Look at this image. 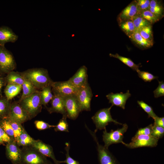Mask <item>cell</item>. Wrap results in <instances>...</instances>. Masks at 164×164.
Listing matches in <instances>:
<instances>
[{"label": "cell", "instance_id": "14", "mask_svg": "<svg viewBox=\"0 0 164 164\" xmlns=\"http://www.w3.org/2000/svg\"><path fill=\"white\" fill-rule=\"evenodd\" d=\"M6 146V155L13 164H20L21 158V149L14 139L7 143Z\"/></svg>", "mask_w": 164, "mask_h": 164}, {"label": "cell", "instance_id": "17", "mask_svg": "<svg viewBox=\"0 0 164 164\" xmlns=\"http://www.w3.org/2000/svg\"><path fill=\"white\" fill-rule=\"evenodd\" d=\"M139 15L136 0L132 2L124 9L118 16V22L128 20H132L136 16Z\"/></svg>", "mask_w": 164, "mask_h": 164}, {"label": "cell", "instance_id": "45", "mask_svg": "<svg viewBox=\"0 0 164 164\" xmlns=\"http://www.w3.org/2000/svg\"><path fill=\"white\" fill-rule=\"evenodd\" d=\"M154 122L153 124L154 125L158 126L162 128L164 127V117H159L157 116L154 119Z\"/></svg>", "mask_w": 164, "mask_h": 164}, {"label": "cell", "instance_id": "38", "mask_svg": "<svg viewBox=\"0 0 164 164\" xmlns=\"http://www.w3.org/2000/svg\"><path fill=\"white\" fill-rule=\"evenodd\" d=\"M138 9L140 14L142 12L149 10L150 0H136Z\"/></svg>", "mask_w": 164, "mask_h": 164}, {"label": "cell", "instance_id": "36", "mask_svg": "<svg viewBox=\"0 0 164 164\" xmlns=\"http://www.w3.org/2000/svg\"><path fill=\"white\" fill-rule=\"evenodd\" d=\"M8 118L14 132L15 140L20 135L24 128L21 124Z\"/></svg>", "mask_w": 164, "mask_h": 164}, {"label": "cell", "instance_id": "19", "mask_svg": "<svg viewBox=\"0 0 164 164\" xmlns=\"http://www.w3.org/2000/svg\"><path fill=\"white\" fill-rule=\"evenodd\" d=\"M50 102V107L47 108L50 113L56 112L60 113L63 115L67 116L63 97L53 95Z\"/></svg>", "mask_w": 164, "mask_h": 164}, {"label": "cell", "instance_id": "47", "mask_svg": "<svg viewBox=\"0 0 164 164\" xmlns=\"http://www.w3.org/2000/svg\"><path fill=\"white\" fill-rule=\"evenodd\" d=\"M4 141L3 139L1 136L0 135V144H2L3 142Z\"/></svg>", "mask_w": 164, "mask_h": 164}, {"label": "cell", "instance_id": "28", "mask_svg": "<svg viewBox=\"0 0 164 164\" xmlns=\"http://www.w3.org/2000/svg\"><path fill=\"white\" fill-rule=\"evenodd\" d=\"M22 94L19 101L22 100L39 91L31 83L26 79H25L24 83L22 85Z\"/></svg>", "mask_w": 164, "mask_h": 164}, {"label": "cell", "instance_id": "18", "mask_svg": "<svg viewBox=\"0 0 164 164\" xmlns=\"http://www.w3.org/2000/svg\"><path fill=\"white\" fill-rule=\"evenodd\" d=\"M18 39V36L9 27L6 26L0 27V45L5 46L8 43H15Z\"/></svg>", "mask_w": 164, "mask_h": 164}, {"label": "cell", "instance_id": "30", "mask_svg": "<svg viewBox=\"0 0 164 164\" xmlns=\"http://www.w3.org/2000/svg\"><path fill=\"white\" fill-rule=\"evenodd\" d=\"M109 56L110 57L118 59L123 63L134 70L137 71L139 70V65L135 64L129 58L120 56L118 53H116L114 54L110 53Z\"/></svg>", "mask_w": 164, "mask_h": 164}, {"label": "cell", "instance_id": "6", "mask_svg": "<svg viewBox=\"0 0 164 164\" xmlns=\"http://www.w3.org/2000/svg\"><path fill=\"white\" fill-rule=\"evenodd\" d=\"M128 125L126 124L123 125L122 127L115 130H111L110 132H108L105 128L103 132V140L104 143V146L108 149L111 144L124 143L123 139L124 134L127 131Z\"/></svg>", "mask_w": 164, "mask_h": 164}, {"label": "cell", "instance_id": "9", "mask_svg": "<svg viewBox=\"0 0 164 164\" xmlns=\"http://www.w3.org/2000/svg\"><path fill=\"white\" fill-rule=\"evenodd\" d=\"M85 127L90 132L97 145L98 158L100 164H117V161L108 149L100 145L95 133L91 130L85 125Z\"/></svg>", "mask_w": 164, "mask_h": 164}, {"label": "cell", "instance_id": "7", "mask_svg": "<svg viewBox=\"0 0 164 164\" xmlns=\"http://www.w3.org/2000/svg\"><path fill=\"white\" fill-rule=\"evenodd\" d=\"M51 87L54 95L62 97L76 95L79 90L72 85L67 80L53 81Z\"/></svg>", "mask_w": 164, "mask_h": 164}, {"label": "cell", "instance_id": "1", "mask_svg": "<svg viewBox=\"0 0 164 164\" xmlns=\"http://www.w3.org/2000/svg\"><path fill=\"white\" fill-rule=\"evenodd\" d=\"M20 73L25 79L31 83L38 90L51 84L53 82L48 70L43 68L29 69Z\"/></svg>", "mask_w": 164, "mask_h": 164}, {"label": "cell", "instance_id": "24", "mask_svg": "<svg viewBox=\"0 0 164 164\" xmlns=\"http://www.w3.org/2000/svg\"><path fill=\"white\" fill-rule=\"evenodd\" d=\"M40 92L42 104L46 107V105L51 101L53 96L51 84L43 88Z\"/></svg>", "mask_w": 164, "mask_h": 164}, {"label": "cell", "instance_id": "12", "mask_svg": "<svg viewBox=\"0 0 164 164\" xmlns=\"http://www.w3.org/2000/svg\"><path fill=\"white\" fill-rule=\"evenodd\" d=\"M8 117L21 124L31 119L28 113L22 108L18 101L11 103Z\"/></svg>", "mask_w": 164, "mask_h": 164}, {"label": "cell", "instance_id": "16", "mask_svg": "<svg viewBox=\"0 0 164 164\" xmlns=\"http://www.w3.org/2000/svg\"><path fill=\"white\" fill-rule=\"evenodd\" d=\"M131 95L129 91L128 90L125 93L121 92L116 93L111 92L107 94L106 97L109 100V103L111 104L112 106L115 105L125 109L126 101Z\"/></svg>", "mask_w": 164, "mask_h": 164}, {"label": "cell", "instance_id": "2", "mask_svg": "<svg viewBox=\"0 0 164 164\" xmlns=\"http://www.w3.org/2000/svg\"><path fill=\"white\" fill-rule=\"evenodd\" d=\"M20 105L28 114L31 119L35 117L41 111L42 108L40 91L33 93L18 101Z\"/></svg>", "mask_w": 164, "mask_h": 164}, {"label": "cell", "instance_id": "46", "mask_svg": "<svg viewBox=\"0 0 164 164\" xmlns=\"http://www.w3.org/2000/svg\"><path fill=\"white\" fill-rule=\"evenodd\" d=\"M6 84L5 77L0 74V97L2 96V89Z\"/></svg>", "mask_w": 164, "mask_h": 164}, {"label": "cell", "instance_id": "4", "mask_svg": "<svg viewBox=\"0 0 164 164\" xmlns=\"http://www.w3.org/2000/svg\"><path fill=\"white\" fill-rule=\"evenodd\" d=\"M112 106L108 108L101 109L98 111L92 117L91 119L95 125L96 128L94 132H96L98 130H101L106 128V126L109 123L113 122L115 124L122 125V123L114 119L111 114L110 110Z\"/></svg>", "mask_w": 164, "mask_h": 164}, {"label": "cell", "instance_id": "33", "mask_svg": "<svg viewBox=\"0 0 164 164\" xmlns=\"http://www.w3.org/2000/svg\"><path fill=\"white\" fill-rule=\"evenodd\" d=\"M67 116L63 115L62 118L60 120L56 125L54 129V130L56 131H61L68 132L69 126L67 121Z\"/></svg>", "mask_w": 164, "mask_h": 164}, {"label": "cell", "instance_id": "11", "mask_svg": "<svg viewBox=\"0 0 164 164\" xmlns=\"http://www.w3.org/2000/svg\"><path fill=\"white\" fill-rule=\"evenodd\" d=\"M63 97L67 117L72 120L76 119L81 111L76 95Z\"/></svg>", "mask_w": 164, "mask_h": 164}, {"label": "cell", "instance_id": "13", "mask_svg": "<svg viewBox=\"0 0 164 164\" xmlns=\"http://www.w3.org/2000/svg\"><path fill=\"white\" fill-rule=\"evenodd\" d=\"M87 79V68L84 65L80 67L67 81L73 86L79 89L88 84Z\"/></svg>", "mask_w": 164, "mask_h": 164}, {"label": "cell", "instance_id": "35", "mask_svg": "<svg viewBox=\"0 0 164 164\" xmlns=\"http://www.w3.org/2000/svg\"><path fill=\"white\" fill-rule=\"evenodd\" d=\"M142 17L149 22L152 25L159 21L160 19L149 10L141 12L139 14Z\"/></svg>", "mask_w": 164, "mask_h": 164}, {"label": "cell", "instance_id": "37", "mask_svg": "<svg viewBox=\"0 0 164 164\" xmlns=\"http://www.w3.org/2000/svg\"><path fill=\"white\" fill-rule=\"evenodd\" d=\"M137 72L138 77L145 82H151L152 80L157 79L158 78V76H155L147 71H142L139 69Z\"/></svg>", "mask_w": 164, "mask_h": 164}, {"label": "cell", "instance_id": "10", "mask_svg": "<svg viewBox=\"0 0 164 164\" xmlns=\"http://www.w3.org/2000/svg\"><path fill=\"white\" fill-rule=\"evenodd\" d=\"M76 96L78 101L81 111L91 110V102L93 96L92 90L87 84L80 89Z\"/></svg>", "mask_w": 164, "mask_h": 164}, {"label": "cell", "instance_id": "43", "mask_svg": "<svg viewBox=\"0 0 164 164\" xmlns=\"http://www.w3.org/2000/svg\"><path fill=\"white\" fill-rule=\"evenodd\" d=\"M158 81L159 85L153 91L154 97L156 98L164 96V83L163 81Z\"/></svg>", "mask_w": 164, "mask_h": 164}, {"label": "cell", "instance_id": "29", "mask_svg": "<svg viewBox=\"0 0 164 164\" xmlns=\"http://www.w3.org/2000/svg\"><path fill=\"white\" fill-rule=\"evenodd\" d=\"M136 30L137 31L141 36L145 39L153 43L152 25L147 26Z\"/></svg>", "mask_w": 164, "mask_h": 164}, {"label": "cell", "instance_id": "26", "mask_svg": "<svg viewBox=\"0 0 164 164\" xmlns=\"http://www.w3.org/2000/svg\"><path fill=\"white\" fill-rule=\"evenodd\" d=\"M149 10L160 19L164 15L163 7L160 2L158 0H150Z\"/></svg>", "mask_w": 164, "mask_h": 164}, {"label": "cell", "instance_id": "40", "mask_svg": "<svg viewBox=\"0 0 164 164\" xmlns=\"http://www.w3.org/2000/svg\"><path fill=\"white\" fill-rule=\"evenodd\" d=\"M66 145L65 149L66 151V159L63 161V163L67 164H80L79 162L73 159L70 156L69 154V151L70 149V144L69 143L66 142L65 143Z\"/></svg>", "mask_w": 164, "mask_h": 164}, {"label": "cell", "instance_id": "15", "mask_svg": "<svg viewBox=\"0 0 164 164\" xmlns=\"http://www.w3.org/2000/svg\"><path fill=\"white\" fill-rule=\"evenodd\" d=\"M42 155L51 158L54 164H60L63 163V161L57 160L55 157L52 147L39 140H34L31 145Z\"/></svg>", "mask_w": 164, "mask_h": 164}, {"label": "cell", "instance_id": "27", "mask_svg": "<svg viewBox=\"0 0 164 164\" xmlns=\"http://www.w3.org/2000/svg\"><path fill=\"white\" fill-rule=\"evenodd\" d=\"M118 23L121 29L129 38L135 32V27L132 20H123Z\"/></svg>", "mask_w": 164, "mask_h": 164}, {"label": "cell", "instance_id": "23", "mask_svg": "<svg viewBox=\"0 0 164 164\" xmlns=\"http://www.w3.org/2000/svg\"><path fill=\"white\" fill-rule=\"evenodd\" d=\"M5 97H0V120L9 116L11 103Z\"/></svg>", "mask_w": 164, "mask_h": 164}, {"label": "cell", "instance_id": "3", "mask_svg": "<svg viewBox=\"0 0 164 164\" xmlns=\"http://www.w3.org/2000/svg\"><path fill=\"white\" fill-rule=\"evenodd\" d=\"M21 151L20 164H53L31 146L23 147Z\"/></svg>", "mask_w": 164, "mask_h": 164}, {"label": "cell", "instance_id": "42", "mask_svg": "<svg viewBox=\"0 0 164 164\" xmlns=\"http://www.w3.org/2000/svg\"><path fill=\"white\" fill-rule=\"evenodd\" d=\"M153 124H151L147 126L138 129L136 132L135 136L143 135H151L152 132Z\"/></svg>", "mask_w": 164, "mask_h": 164}, {"label": "cell", "instance_id": "32", "mask_svg": "<svg viewBox=\"0 0 164 164\" xmlns=\"http://www.w3.org/2000/svg\"><path fill=\"white\" fill-rule=\"evenodd\" d=\"M135 25V30L142 27L152 25L149 22L138 15L134 17L132 20Z\"/></svg>", "mask_w": 164, "mask_h": 164}, {"label": "cell", "instance_id": "25", "mask_svg": "<svg viewBox=\"0 0 164 164\" xmlns=\"http://www.w3.org/2000/svg\"><path fill=\"white\" fill-rule=\"evenodd\" d=\"M34 140L24 129L19 136L15 140L19 146L23 147L31 146Z\"/></svg>", "mask_w": 164, "mask_h": 164}, {"label": "cell", "instance_id": "39", "mask_svg": "<svg viewBox=\"0 0 164 164\" xmlns=\"http://www.w3.org/2000/svg\"><path fill=\"white\" fill-rule=\"evenodd\" d=\"M164 135L163 128L153 125L151 135L159 139L160 138H162Z\"/></svg>", "mask_w": 164, "mask_h": 164}, {"label": "cell", "instance_id": "20", "mask_svg": "<svg viewBox=\"0 0 164 164\" xmlns=\"http://www.w3.org/2000/svg\"><path fill=\"white\" fill-rule=\"evenodd\" d=\"M6 84H13L22 85L24 82L25 79L20 72L12 71L5 77Z\"/></svg>", "mask_w": 164, "mask_h": 164}, {"label": "cell", "instance_id": "41", "mask_svg": "<svg viewBox=\"0 0 164 164\" xmlns=\"http://www.w3.org/2000/svg\"><path fill=\"white\" fill-rule=\"evenodd\" d=\"M34 124L36 128L39 130H44L51 128L55 127L56 125H51L42 121L36 120Z\"/></svg>", "mask_w": 164, "mask_h": 164}, {"label": "cell", "instance_id": "21", "mask_svg": "<svg viewBox=\"0 0 164 164\" xmlns=\"http://www.w3.org/2000/svg\"><path fill=\"white\" fill-rule=\"evenodd\" d=\"M22 90V85L7 84L4 90L5 97L8 100L10 101L19 94Z\"/></svg>", "mask_w": 164, "mask_h": 164}, {"label": "cell", "instance_id": "8", "mask_svg": "<svg viewBox=\"0 0 164 164\" xmlns=\"http://www.w3.org/2000/svg\"><path fill=\"white\" fill-rule=\"evenodd\" d=\"M159 139L152 135H140L134 136L129 143L124 142L123 144L127 147L134 149L140 147H155L158 144Z\"/></svg>", "mask_w": 164, "mask_h": 164}, {"label": "cell", "instance_id": "44", "mask_svg": "<svg viewBox=\"0 0 164 164\" xmlns=\"http://www.w3.org/2000/svg\"><path fill=\"white\" fill-rule=\"evenodd\" d=\"M0 135L2 138L3 141L7 143L10 142L11 139L5 132L0 124Z\"/></svg>", "mask_w": 164, "mask_h": 164}, {"label": "cell", "instance_id": "34", "mask_svg": "<svg viewBox=\"0 0 164 164\" xmlns=\"http://www.w3.org/2000/svg\"><path fill=\"white\" fill-rule=\"evenodd\" d=\"M137 102L139 106L148 114L149 118L152 117L154 119L157 116L154 112L152 107L142 101H138Z\"/></svg>", "mask_w": 164, "mask_h": 164}, {"label": "cell", "instance_id": "5", "mask_svg": "<svg viewBox=\"0 0 164 164\" xmlns=\"http://www.w3.org/2000/svg\"><path fill=\"white\" fill-rule=\"evenodd\" d=\"M16 64L12 53L0 45V74H7L15 69Z\"/></svg>", "mask_w": 164, "mask_h": 164}, {"label": "cell", "instance_id": "31", "mask_svg": "<svg viewBox=\"0 0 164 164\" xmlns=\"http://www.w3.org/2000/svg\"><path fill=\"white\" fill-rule=\"evenodd\" d=\"M0 124L6 134L11 139L15 140L14 132L10 123L8 117L0 120Z\"/></svg>", "mask_w": 164, "mask_h": 164}, {"label": "cell", "instance_id": "22", "mask_svg": "<svg viewBox=\"0 0 164 164\" xmlns=\"http://www.w3.org/2000/svg\"><path fill=\"white\" fill-rule=\"evenodd\" d=\"M129 38L134 43L140 47L146 49L151 47L153 43L148 41L144 39L137 30Z\"/></svg>", "mask_w": 164, "mask_h": 164}]
</instances>
